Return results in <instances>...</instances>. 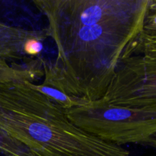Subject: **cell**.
Wrapping results in <instances>:
<instances>
[{
  "label": "cell",
  "mask_w": 156,
  "mask_h": 156,
  "mask_svg": "<svg viewBox=\"0 0 156 156\" xmlns=\"http://www.w3.org/2000/svg\"><path fill=\"white\" fill-rule=\"evenodd\" d=\"M0 156H2V155H0Z\"/></svg>",
  "instance_id": "obj_9"
},
{
  "label": "cell",
  "mask_w": 156,
  "mask_h": 156,
  "mask_svg": "<svg viewBox=\"0 0 156 156\" xmlns=\"http://www.w3.org/2000/svg\"><path fill=\"white\" fill-rule=\"evenodd\" d=\"M148 146H151V147H153L156 149V137H155V138L148 144Z\"/></svg>",
  "instance_id": "obj_8"
},
{
  "label": "cell",
  "mask_w": 156,
  "mask_h": 156,
  "mask_svg": "<svg viewBox=\"0 0 156 156\" xmlns=\"http://www.w3.org/2000/svg\"><path fill=\"white\" fill-rule=\"evenodd\" d=\"M33 86L36 89H37L38 91H41V93L47 96L50 100H52L55 103L57 104L58 105L62 107L66 111L73 108V107L79 106V105L86 104L85 102L77 100V99L72 98L67 96L66 94L62 93L59 90L56 89V88H53V87L50 86V85H45L44 83L37 85V84H35L34 82Z\"/></svg>",
  "instance_id": "obj_7"
},
{
  "label": "cell",
  "mask_w": 156,
  "mask_h": 156,
  "mask_svg": "<svg viewBox=\"0 0 156 156\" xmlns=\"http://www.w3.org/2000/svg\"><path fill=\"white\" fill-rule=\"evenodd\" d=\"M99 101L136 109L156 108V59L140 55L123 58Z\"/></svg>",
  "instance_id": "obj_4"
},
{
  "label": "cell",
  "mask_w": 156,
  "mask_h": 156,
  "mask_svg": "<svg viewBox=\"0 0 156 156\" xmlns=\"http://www.w3.org/2000/svg\"><path fill=\"white\" fill-rule=\"evenodd\" d=\"M133 55L156 59V0H149L141 33L123 58Z\"/></svg>",
  "instance_id": "obj_6"
},
{
  "label": "cell",
  "mask_w": 156,
  "mask_h": 156,
  "mask_svg": "<svg viewBox=\"0 0 156 156\" xmlns=\"http://www.w3.org/2000/svg\"><path fill=\"white\" fill-rule=\"evenodd\" d=\"M66 112L77 127L117 146H148L156 137V108L112 106L98 101L73 107Z\"/></svg>",
  "instance_id": "obj_3"
},
{
  "label": "cell",
  "mask_w": 156,
  "mask_h": 156,
  "mask_svg": "<svg viewBox=\"0 0 156 156\" xmlns=\"http://www.w3.org/2000/svg\"><path fill=\"white\" fill-rule=\"evenodd\" d=\"M149 0H34L57 55L42 60V83L73 99L103 98L126 50L143 29Z\"/></svg>",
  "instance_id": "obj_1"
},
{
  "label": "cell",
  "mask_w": 156,
  "mask_h": 156,
  "mask_svg": "<svg viewBox=\"0 0 156 156\" xmlns=\"http://www.w3.org/2000/svg\"><path fill=\"white\" fill-rule=\"evenodd\" d=\"M42 59L0 60V129L27 146L30 156H129L73 124L66 110L33 86Z\"/></svg>",
  "instance_id": "obj_2"
},
{
  "label": "cell",
  "mask_w": 156,
  "mask_h": 156,
  "mask_svg": "<svg viewBox=\"0 0 156 156\" xmlns=\"http://www.w3.org/2000/svg\"><path fill=\"white\" fill-rule=\"evenodd\" d=\"M41 36H47V28L27 30L0 22V59L9 62L24 59L27 57L24 51L26 42Z\"/></svg>",
  "instance_id": "obj_5"
}]
</instances>
